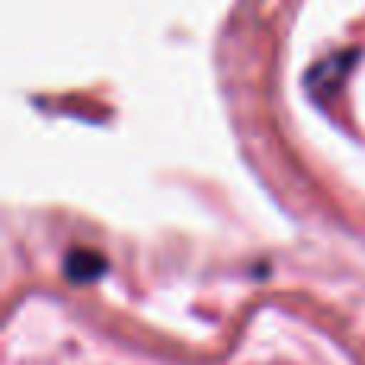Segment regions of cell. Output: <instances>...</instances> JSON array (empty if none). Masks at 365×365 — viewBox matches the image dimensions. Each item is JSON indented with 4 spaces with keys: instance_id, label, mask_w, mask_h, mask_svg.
I'll list each match as a JSON object with an SVG mask.
<instances>
[{
    "instance_id": "obj_1",
    "label": "cell",
    "mask_w": 365,
    "mask_h": 365,
    "mask_svg": "<svg viewBox=\"0 0 365 365\" xmlns=\"http://www.w3.org/2000/svg\"><path fill=\"white\" fill-rule=\"evenodd\" d=\"M349 64H353V51H346V55H334L327 58V61H321L314 68V74H324V81H308V90L314 93L317 103H327L330 93H336L343 83V77H346Z\"/></svg>"
},
{
    "instance_id": "obj_2",
    "label": "cell",
    "mask_w": 365,
    "mask_h": 365,
    "mask_svg": "<svg viewBox=\"0 0 365 365\" xmlns=\"http://www.w3.org/2000/svg\"><path fill=\"white\" fill-rule=\"evenodd\" d=\"M64 272H68L71 282H93L106 272V257L93 250H74L68 253V263H64Z\"/></svg>"
}]
</instances>
